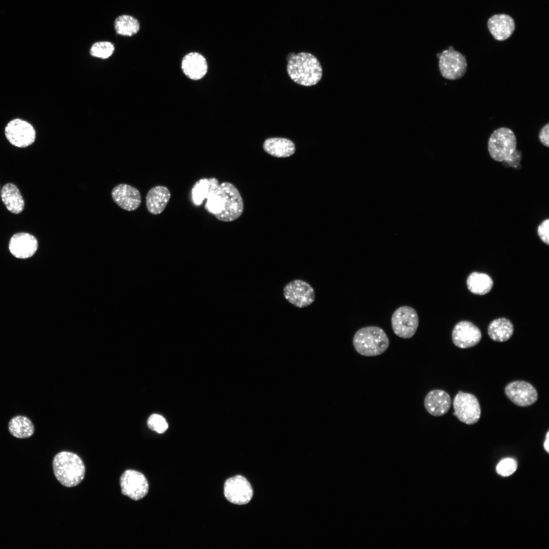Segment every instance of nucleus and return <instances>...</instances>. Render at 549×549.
<instances>
[{
	"mask_svg": "<svg viewBox=\"0 0 549 549\" xmlns=\"http://www.w3.org/2000/svg\"><path fill=\"white\" fill-rule=\"evenodd\" d=\"M205 209L217 220L232 222L241 215L243 203L237 189L229 182L219 184V180L212 186L206 197Z\"/></svg>",
	"mask_w": 549,
	"mask_h": 549,
	"instance_id": "1",
	"label": "nucleus"
},
{
	"mask_svg": "<svg viewBox=\"0 0 549 549\" xmlns=\"http://www.w3.org/2000/svg\"><path fill=\"white\" fill-rule=\"evenodd\" d=\"M287 70L290 78L306 86L316 84L322 76V68L317 58L306 52L292 53L288 60Z\"/></svg>",
	"mask_w": 549,
	"mask_h": 549,
	"instance_id": "2",
	"label": "nucleus"
},
{
	"mask_svg": "<svg viewBox=\"0 0 549 549\" xmlns=\"http://www.w3.org/2000/svg\"><path fill=\"white\" fill-rule=\"evenodd\" d=\"M52 466L56 478L65 486H75L84 477V464L80 458L73 452H59L54 456Z\"/></svg>",
	"mask_w": 549,
	"mask_h": 549,
	"instance_id": "3",
	"label": "nucleus"
},
{
	"mask_svg": "<svg viewBox=\"0 0 549 549\" xmlns=\"http://www.w3.org/2000/svg\"><path fill=\"white\" fill-rule=\"evenodd\" d=\"M353 345L359 354L364 356H376L383 353L389 346V340L385 331L376 326L362 327L354 334Z\"/></svg>",
	"mask_w": 549,
	"mask_h": 549,
	"instance_id": "4",
	"label": "nucleus"
},
{
	"mask_svg": "<svg viewBox=\"0 0 549 549\" xmlns=\"http://www.w3.org/2000/svg\"><path fill=\"white\" fill-rule=\"evenodd\" d=\"M516 145L514 132L508 128L501 127L494 130L491 135L488 141V151L493 160L506 162L515 152Z\"/></svg>",
	"mask_w": 549,
	"mask_h": 549,
	"instance_id": "5",
	"label": "nucleus"
},
{
	"mask_svg": "<svg viewBox=\"0 0 549 549\" xmlns=\"http://www.w3.org/2000/svg\"><path fill=\"white\" fill-rule=\"evenodd\" d=\"M441 75L445 78L454 80L463 77L467 71L466 58L462 53L450 46L437 54Z\"/></svg>",
	"mask_w": 549,
	"mask_h": 549,
	"instance_id": "6",
	"label": "nucleus"
},
{
	"mask_svg": "<svg viewBox=\"0 0 549 549\" xmlns=\"http://www.w3.org/2000/svg\"><path fill=\"white\" fill-rule=\"evenodd\" d=\"M453 407V414L465 424H474L480 419L481 408L479 402L472 393L459 391L454 398Z\"/></svg>",
	"mask_w": 549,
	"mask_h": 549,
	"instance_id": "7",
	"label": "nucleus"
},
{
	"mask_svg": "<svg viewBox=\"0 0 549 549\" xmlns=\"http://www.w3.org/2000/svg\"><path fill=\"white\" fill-rule=\"evenodd\" d=\"M391 323L395 335L403 339H410L416 332L419 319L414 309L410 306H402L393 313Z\"/></svg>",
	"mask_w": 549,
	"mask_h": 549,
	"instance_id": "8",
	"label": "nucleus"
},
{
	"mask_svg": "<svg viewBox=\"0 0 549 549\" xmlns=\"http://www.w3.org/2000/svg\"><path fill=\"white\" fill-rule=\"evenodd\" d=\"M5 135L12 145L23 148L30 146L35 142L36 132L33 125L27 121L15 118L6 125Z\"/></svg>",
	"mask_w": 549,
	"mask_h": 549,
	"instance_id": "9",
	"label": "nucleus"
},
{
	"mask_svg": "<svg viewBox=\"0 0 549 549\" xmlns=\"http://www.w3.org/2000/svg\"><path fill=\"white\" fill-rule=\"evenodd\" d=\"M120 485L121 494L137 501L144 498L148 492L146 478L140 472L127 470L121 475Z\"/></svg>",
	"mask_w": 549,
	"mask_h": 549,
	"instance_id": "10",
	"label": "nucleus"
},
{
	"mask_svg": "<svg viewBox=\"0 0 549 549\" xmlns=\"http://www.w3.org/2000/svg\"><path fill=\"white\" fill-rule=\"evenodd\" d=\"M283 294L289 302L299 308L310 306L315 298L313 288L301 280H295L288 283L284 288Z\"/></svg>",
	"mask_w": 549,
	"mask_h": 549,
	"instance_id": "11",
	"label": "nucleus"
},
{
	"mask_svg": "<svg viewBox=\"0 0 549 549\" xmlns=\"http://www.w3.org/2000/svg\"><path fill=\"white\" fill-rule=\"evenodd\" d=\"M504 392L511 402L522 407L532 405L538 399L536 388L530 383L523 380L510 382L505 386Z\"/></svg>",
	"mask_w": 549,
	"mask_h": 549,
	"instance_id": "12",
	"label": "nucleus"
},
{
	"mask_svg": "<svg viewBox=\"0 0 549 549\" xmlns=\"http://www.w3.org/2000/svg\"><path fill=\"white\" fill-rule=\"evenodd\" d=\"M253 490L248 480L242 476L231 477L225 482L224 495L230 502L243 505L249 503L253 496Z\"/></svg>",
	"mask_w": 549,
	"mask_h": 549,
	"instance_id": "13",
	"label": "nucleus"
},
{
	"mask_svg": "<svg viewBox=\"0 0 549 549\" xmlns=\"http://www.w3.org/2000/svg\"><path fill=\"white\" fill-rule=\"evenodd\" d=\"M481 339L480 329L472 322L462 321L458 323L452 331L453 344L462 349L469 348L477 345Z\"/></svg>",
	"mask_w": 549,
	"mask_h": 549,
	"instance_id": "14",
	"label": "nucleus"
},
{
	"mask_svg": "<svg viewBox=\"0 0 549 549\" xmlns=\"http://www.w3.org/2000/svg\"><path fill=\"white\" fill-rule=\"evenodd\" d=\"M111 196L118 206L127 211L135 210L141 203V196L139 190L126 184L115 186L112 190Z\"/></svg>",
	"mask_w": 549,
	"mask_h": 549,
	"instance_id": "15",
	"label": "nucleus"
},
{
	"mask_svg": "<svg viewBox=\"0 0 549 549\" xmlns=\"http://www.w3.org/2000/svg\"><path fill=\"white\" fill-rule=\"evenodd\" d=\"M486 26L490 34L495 40L503 41L513 35L515 23L510 15L499 13L494 14L488 18Z\"/></svg>",
	"mask_w": 549,
	"mask_h": 549,
	"instance_id": "16",
	"label": "nucleus"
},
{
	"mask_svg": "<svg viewBox=\"0 0 549 549\" xmlns=\"http://www.w3.org/2000/svg\"><path fill=\"white\" fill-rule=\"evenodd\" d=\"M9 248L11 254L19 259H26L32 256L38 248L36 237L27 233L19 232L11 238Z\"/></svg>",
	"mask_w": 549,
	"mask_h": 549,
	"instance_id": "17",
	"label": "nucleus"
},
{
	"mask_svg": "<svg viewBox=\"0 0 549 549\" xmlns=\"http://www.w3.org/2000/svg\"><path fill=\"white\" fill-rule=\"evenodd\" d=\"M451 405L449 394L441 389L430 391L425 395L424 406L427 412L434 416H441L446 414Z\"/></svg>",
	"mask_w": 549,
	"mask_h": 549,
	"instance_id": "18",
	"label": "nucleus"
},
{
	"mask_svg": "<svg viewBox=\"0 0 549 549\" xmlns=\"http://www.w3.org/2000/svg\"><path fill=\"white\" fill-rule=\"evenodd\" d=\"M184 73L193 80L202 79L207 72L208 66L205 58L198 52H190L182 58L181 63Z\"/></svg>",
	"mask_w": 549,
	"mask_h": 549,
	"instance_id": "19",
	"label": "nucleus"
},
{
	"mask_svg": "<svg viewBox=\"0 0 549 549\" xmlns=\"http://www.w3.org/2000/svg\"><path fill=\"white\" fill-rule=\"evenodd\" d=\"M171 197L169 190L165 186H157L150 189L146 196V206L149 212L157 215L165 209Z\"/></svg>",
	"mask_w": 549,
	"mask_h": 549,
	"instance_id": "20",
	"label": "nucleus"
},
{
	"mask_svg": "<svg viewBox=\"0 0 549 549\" xmlns=\"http://www.w3.org/2000/svg\"><path fill=\"white\" fill-rule=\"evenodd\" d=\"M263 147L265 152L278 158L290 157L295 151L294 143L291 140L285 138H268L264 141Z\"/></svg>",
	"mask_w": 549,
	"mask_h": 549,
	"instance_id": "21",
	"label": "nucleus"
},
{
	"mask_svg": "<svg viewBox=\"0 0 549 549\" xmlns=\"http://www.w3.org/2000/svg\"><path fill=\"white\" fill-rule=\"evenodd\" d=\"M2 200L7 209L14 214L21 213L24 207V201L18 188L12 183L4 186L1 191Z\"/></svg>",
	"mask_w": 549,
	"mask_h": 549,
	"instance_id": "22",
	"label": "nucleus"
},
{
	"mask_svg": "<svg viewBox=\"0 0 549 549\" xmlns=\"http://www.w3.org/2000/svg\"><path fill=\"white\" fill-rule=\"evenodd\" d=\"M513 326L511 321L505 318L492 321L489 325L487 332L494 341L503 342L508 340L513 333Z\"/></svg>",
	"mask_w": 549,
	"mask_h": 549,
	"instance_id": "23",
	"label": "nucleus"
},
{
	"mask_svg": "<svg viewBox=\"0 0 549 549\" xmlns=\"http://www.w3.org/2000/svg\"><path fill=\"white\" fill-rule=\"evenodd\" d=\"M467 285L473 294L482 295L489 293L493 286L492 279L487 274L473 272L467 279Z\"/></svg>",
	"mask_w": 549,
	"mask_h": 549,
	"instance_id": "24",
	"label": "nucleus"
},
{
	"mask_svg": "<svg viewBox=\"0 0 549 549\" xmlns=\"http://www.w3.org/2000/svg\"><path fill=\"white\" fill-rule=\"evenodd\" d=\"M9 431L14 437L24 439L31 437L34 433V426L31 420L24 416H16L9 423Z\"/></svg>",
	"mask_w": 549,
	"mask_h": 549,
	"instance_id": "25",
	"label": "nucleus"
},
{
	"mask_svg": "<svg viewBox=\"0 0 549 549\" xmlns=\"http://www.w3.org/2000/svg\"><path fill=\"white\" fill-rule=\"evenodd\" d=\"M114 28L117 34L131 37L136 34L140 29L138 20L127 15L118 16L114 21Z\"/></svg>",
	"mask_w": 549,
	"mask_h": 549,
	"instance_id": "26",
	"label": "nucleus"
},
{
	"mask_svg": "<svg viewBox=\"0 0 549 549\" xmlns=\"http://www.w3.org/2000/svg\"><path fill=\"white\" fill-rule=\"evenodd\" d=\"M218 180L215 177L205 178L195 182L192 189V199L195 205L202 204L213 185Z\"/></svg>",
	"mask_w": 549,
	"mask_h": 549,
	"instance_id": "27",
	"label": "nucleus"
},
{
	"mask_svg": "<svg viewBox=\"0 0 549 549\" xmlns=\"http://www.w3.org/2000/svg\"><path fill=\"white\" fill-rule=\"evenodd\" d=\"M114 51V46L108 41H99L91 47L90 54L94 57L106 59L109 57Z\"/></svg>",
	"mask_w": 549,
	"mask_h": 549,
	"instance_id": "28",
	"label": "nucleus"
},
{
	"mask_svg": "<svg viewBox=\"0 0 549 549\" xmlns=\"http://www.w3.org/2000/svg\"><path fill=\"white\" fill-rule=\"evenodd\" d=\"M517 469L516 461L510 458L501 460L496 467L497 472L502 476H508L512 475Z\"/></svg>",
	"mask_w": 549,
	"mask_h": 549,
	"instance_id": "29",
	"label": "nucleus"
},
{
	"mask_svg": "<svg viewBox=\"0 0 549 549\" xmlns=\"http://www.w3.org/2000/svg\"><path fill=\"white\" fill-rule=\"evenodd\" d=\"M147 425L150 429L160 434L165 432L168 426L165 419L157 414L150 416L147 420Z\"/></svg>",
	"mask_w": 549,
	"mask_h": 549,
	"instance_id": "30",
	"label": "nucleus"
},
{
	"mask_svg": "<svg viewBox=\"0 0 549 549\" xmlns=\"http://www.w3.org/2000/svg\"><path fill=\"white\" fill-rule=\"evenodd\" d=\"M549 219L544 220L538 227L537 233L540 239L546 245H549Z\"/></svg>",
	"mask_w": 549,
	"mask_h": 549,
	"instance_id": "31",
	"label": "nucleus"
},
{
	"mask_svg": "<svg viewBox=\"0 0 549 549\" xmlns=\"http://www.w3.org/2000/svg\"><path fill=\"white\" fill-rule=\"evenodd\" d=\"M539 139L541 143L546 147H549V123H547L540 130Z\"/></svg>",
	"mask_w": 549,
	"mask_h": 549,
	"instance_id": "32",
	"label": "nucleus"
},
{
	"mask_svg": "<svg viewBox=\"0 0 549 549\" xmlns=\"http://www.w3.org/2000/svg\"><path fill=\"white\" fill-rule=\"evenodd\" d=\"M544 448L546 452L549 451V432L548 431L545 436V440L543 444Z\"/></svg>",
	"mask_w": 549,
	"mask_h": 549,
	"instance_id": "33",
	"label": "nucleus"
}]
</instances>
